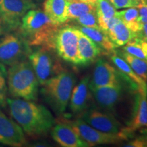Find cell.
<instances>
[{"mask_svg": "<svg viewBox=\"0 0 147 147\" xmlns=\"http://www.w3.org/2000/svg\"><path fill=\"white\" fill-rule=\"evenodd\" d=\"M95 6L99 27L102 26L110 18L117 16V11L108 0H100Z\"/></svg>", "mask_w": 147, "mask_h": 147, "instance_id": "24", "label": "cell"}, {"mask_svg": "<svg viewBox=\"0 0 147 147\" xmlns=\"http://www.w3.org/2000/svg\"><path fill=\"white\" fill-rule=\"evenodd\" d=\"M76 78L68 71H61L42 84L41 93L55 113L65 112L70 100Z\"/></svg>", "mask_w": 147, "mask_h": 147, "instance_id": "4", "label": "cell"}, {"mask_svg": "<svg viewBox=\"0 0 147 147\" xmlns=\"http://www.w3.org/2000/svg\"><path fill=\"white\" fill-rule=\"evenodd\" d=\"M106 34L117 47L125 45L138 35L136 33L130 30L121 20L115 24L108 31Z\"/></svg>", "mask_w": 147, "mask_h": 147, "instance_id": "19", "label": "cell"}, {"mask_svg": "<svg viewBox=\"0 0 147 147\" xmlns=\"http://www.w3.org/2000/svg\"><path fill=\"white\" fill-rule=\"evenodd\" d=\"M70 125L83 140L89 144V146L95 144L117 143L127 139V134L123 131L119 134H108L102 132L92 127L81 119L74 121H66Z\"/></svg>", "mask_w": 147, "mask_h": 147, "instance_id": "8", "label": "cell"}, {"mask_svg": "<svg viewBox=\"0 0 147 147\" xmlns=\"http://www.w3.org/2000/svg\"><path fill=\"white\" fill-rule=\"evenodd\" d=\"M96 10L95 5L81 0H70L67 4V21L75 20L84 14Z\"/></svg>", "mask_w": 147, "mask_h": 147, "instance_id": "23", "label": "cell"}, {"mask_svg": "<svg viewBox=\"0 0 147 147\" xmlns=\"http://www.w3.org/2000/svg\"><path fill=\"white\" fill-rule=\"evenodd\" d=\"M81 1H84V2H86V3H91V4L96 5V3L98 2L99 1H100V0H81Z\"/></svg>", "mask_w": 147, "mask_h": 147, "instance_id": "32", "label": "cell"}, {"mask_svg": "<svg viewBox=\"0 0 147 147\" xmlns=\"http://www.w3.org/2000/svg\"><path fill=\"white\" fill-rule=\"evenodd\" d=\"M29 59L40 85L58 71V66L55 62L50 49L47 48L42 47L31 53L29 55Z\"/></svg>", "mask_w": 147, "mask_h": 147, "instance_id": "9", "label": "cell"}, {"mask_svg": "<svg viewBox=\"0 0 147 147\" xmlns=\"http://www.w3.org/2000/svg\"><path fill=\"white\" fill-rule=\"evenodd\" d=\"M145 127H147V85L138 87V100L135 116L131 125L122 131L127 135Z\"/></svg>", "mask_w": 147, "mask_h": 147, "instance_id": "15", "label": "cell"}, {"mask_svg": "<svg viewBox=\"0 0 147 147\" xmlns=\"http://www.w3.org/2000/svg\"><path fill=\"white\" fill-rule=\"evenodd\" d=\"M111 59L114 64L118 67L119 70L124 73L126 76H127L134 82H136L138 87L147 85L146 82L143 80L140 77L138 76L134 72V71L130 67V65L127 63L124 59L119 57L116 56V55L112 56Z\"/></svg>", "mask_w": 147, "mask_h": 147, "instance_id": "26", "label": "cell"}, {"mask_svg": "<svg viewBox=\"0 0 147 147\" xmlns=\"http://www.w3.org/2000/svg\"><path fill=\"white\" fill-rule=\"evenodd\" d=\"M7 105L14 120L30 136L45 135L56 123L49 110L41 104L21 98H8Z\"/></svg>", "mask_w": 147, "mask_h": 147, "instance_id": "1", "label": "cell"}, {"mask_svg": "<svg viewBox=\"0 0 147 147\" xmlns=\"http://www.w3.org/2000/svg\"><path fill=\"white\" fill-rule=\"evenodd\" d=\"M117 16L132 32L138 34L141 31L142 23L140 19L138 10L136 7L117 12Z\"/></svg>", "mask_w": 147, "mask_h": 147, "instance_id": "21", "label": "cell"}, {"mask_svg": "<svg viewBox=\"0 0 147 147\" xmlns=\"http://www.w3.org/2000/svg\"><path fill=\"white\" fill-rule=\"evenodd\" d=\"M142 23H147V0H139L136 5Z\"/></svg>", "mask_w": 147, "mask_h": 147, "instance_id": "30", "label": "cell"}, {"mask_svg": "<svg viewBox=\"0 0 147 147\" xmlns=\"http://www.w3.org/2000/svg\"><path fill=\"white\" fill-rule=\"evenodd\" d=\"M137 1H139V0H137Z\"/></svg>", "mask_w": 147, "mask_h": 147, "instance_id": "35", "label": "cell"}, {"mask_svg": "<svg viewBox=\"0 0 147 147\" xmlns=\"http://www.w3.org/2000/svg\"><path fill=\"white\" fill-rule=\"evenodd\" d=\"M25 143L24 131L19 125L0 110V144L18 147Z\"/></svg>", "mask_w": 147, "mask_h": 147, "instance_id": "10", "label": "cell"}, {"mask_svg": "<svg viewBox=\"0 0 147 147\" xmlns=\"http://www.w3.org/2000/svg\"><path fill=\"white\" fill-rule=\"evenodd\" d=\"M75 20L78 25H80L82 27H93V28L100 29L98 21H97L96 10L84 14V15L80 16Z\"/></svg>", "mask_w": 147, "mask_h": 147, "instance_id": "27", "label": "cell"}, {"mask_svg": "<svg viewBox=\"0 0 147 147\" xmlns=\"http://www.w3.org/2000/svg\"><path fill=\"white\" fill-rule=\"evenodd\" d=\"M89 88L97 104L104 109H113L122 95L120 84L104 87H92L89 84Z\"/></svg>", "mask_w": 147, "mask_h": 147, "instance_id": "13", "label": "cell"}, {"mask_svg": "<svg viewBox=\"0 0 147 147\" xmlns=\"http://www.w3.org/2000/svg\"><path fill=\"white\" fill-rule=\"evenodd\" d=\"M115 9L129 8L136 7L139 1L137 0H108Z\"/></svg>", "mask_w": 147, "mask_h": 147, "instance_id": "29", "label": "cell"}, {"mask_svg": "<svg viewBox=\"0 0 147 147\" xmlns=\"http://www.w3.org/2000/svg\"><path fill=\"white\" fill-rule=\"evenodd\" d=\"M1 2H2V0H0V5H1Z\"/></svg>", "mask_w": 147, "mask_h": 147, "instance_id": "33", "label": "cell"}, {"mask_svg": "<svg viewBox=\"0 0 147 147\" xmlns=\"http://www.w3.org/2000/svg\"><path fill=\"white\" fill-rule=\"evenodd\" d=\"M139 34L143 38L147 40V23H142V29H141L140 32H139Z\"/></svg>", "mask_w": 147, "mask_h": 147, "instance_id": "31", "label": "cell"}, {"mask_svg": "<svg viewBox=\"0 0 147 147\" xmlns=\"http://www.w3.org/2000/svg\"><path fill=\"white\" fill-rule=\"evenodd\" d=\"M79 32L80 31L76 27H59L53 43V49L61 58L76 65H80L78 51Z\"/></svg>", "mask_w": 147, "mask_h": 147, "instance_id": "6", "label": "cell"}, {"mask_svg": "<svg viewBox=\"0 0 147 147\" xmlns=\"http://www.w3.org/2000/svg\"><path fill=\"white\" fill-rule=\"evenodd\" d=\"M51 130L53 138L61 146L64 147L89 146V144L79 136L66 121L64 122L61 121L54 125Z\"/></svg>", "mask_w": 147, "mask_h": 147, "instance_id": "12", "label": "cell"}, {"mask_svg": "<svg viewBox=\"0 0 147 147\" xmlns=\"http://www.w3.org/2000/svg\"><path fill=\"white\" fill-rule=\"evenodd\" d=\"M7 76L8 91L13 98L37 100L40 84L30 62L24 60L10 66Z\"/></svg>", "mask_w": 147, "mask_h": 147, "instance_id": "3", "label": "cell"}, {"mask_svg": "<svg viewBox=\"0 0 147 147\" xmlns=\"http://www.w3.org/2000/svg\"><path fill=\"white\" fill-rule=\"evenodd\" d=\"M80 32L83 33L89 37V38L95 42L97 45L104 50L107 51L108 52H110L117 47L113 42L110 40L109 37L104 31H102L100 28H93V27H76Z\"/></svg>", "mask_w": 147, "mask_h": 147, "instance_id": "20", "label": "cell"}, {"mask_svg": "<svg viewBox=\"0 0 147 147\" xmlns=\"http://www.w3.org/2000/svg\"><path fill=\"white\" fill-rule=\"evenodd\" d=\"M60 25L53 23L45 12L32 9L22 18L21 35L29 47L53 49L54 38Z\"/></svg>", "mask_w": 147, "mask_h": 147, "instance_id": "2", "label": "cell"}, {"mask_svg": "<svg viewBox=\"0 0 147 147\" xmlns=\"http://www.w3.org/2000/svg\"><path fill=\"white\" fill-rule=\"evenodd\" d=\"M124 46L125 52L147 61V40L140 36L139 33Z\"/></svg>", "mask_w": 147, "mask_h": 147, "instance_id": "22", "label": "cell"}, {"mask_svg": "<svg viewBox=\"0 0 147 147\" xmlns=\"http://www.w3.org/2000/svg\"><path fill=\"white\" fill-rule=\"evenodd\" d=\"M67 1H70V0H67Z\"/></svg>", "mask_w": 147, "mask_h": 147, "instance_id": "34", "label": "cell"}, {"mask_svg": "<svg viewBox=\"0 0 147 147\" xmlns=\"http://www.w3.org/2000/svg\"><path fill=\"white\" fill-rule=\"evenodd\" d=\"M89 90V77L86 76L72 90L69 104L72 113H82L87 107L90 97Z\"/></svg>", "mask_w": 147, "mask_h": 147, "instance_id": "16", "label": "cell"}, {"mask_svg": "<svg viewBox=\"0 0 147 147\" xmlns=\"http://www.w3.org/2000/svg\"><path fill=\"white\" fill-rule=\"evenodd\" d=\"M123 59L127 63L132 69L138 76H139L143 80L147 82V61L140 59L134 55L125 52L123 55Z\"/></svg>", "mask_w": 147, "mask_h": 147, "instance_id": "25", "label": "cell"}, {"mask_svg": "<svg viewBox=\"0 0 147 147\" xmlns=\"http://www.w3.org/2000/svg\"><path fill=\"white\" fill-rule=\"evenodd\" d=\"M89 84L92 87L119 85L117 71L113 66L103 59L97 61L93 78Z\"/></svg>", "mask_w": 147, "mask_h": 147, "instance_id": "14", "label": "cell"}, {"mask_svg": "<svg viewBox=\"0 0 147 147\" xmlns=\"http://www.w3.org/2000/svg\"><path fill=\"white\" fill-rule=\"evenodd\" d=\"M78 51L80 65H88L94 61L100 56L102 52V49L91 38L80 31L78 38Z\"/></svg>", "mask_w": 147, "mask_h": 147, "instance_id": "17", "label": "cell"}, {"mask_svg": "<svg viewBox=\"0 0 147 147\" xmlns=\"http://www.w3.org/2000/svg\"><path fill=\"white\" fill-rule=\"evenodd\" d=\"M67 0H46L44 12L56 25H61L67 21Z\"/></svg>", "mask_w": 147, "mask_h": 147, "instance_id": "18", "label": "cell"}, {"mask_svg": "<svg viewBox=\"0 0 147 147\" xmlns=\"http://www.w3.org/2000/svg\"><path fill=\"white\" fill-rule=\"evenodd\" d=\"M81 119L92 127L108 134H119L122 131L121 124L113 115L91 110L82 113Z\"/></svg>", "mask_w": 147, "mask_h": 147, "instance_id": "11", "label": "cell"}, {"mask_svg": "<svg viewBox=\"0 0 147 147\" xmlns=\"http://www.w3.org/2000/svg\"><path fill=\"white\" fill-rule=\"evenodd\" d=\"M35 8L32 0H2L0 5V35L10 34L19 28L23 16Z\"/></svg>", "mask_w": 147, "mask_h": 147, "instance_id": "5", "label": "cell"}, {"mask_svg": "<svg viewBox=\"0 0 147 147\" xmlns=\"http://www.w3.org/2000/svg\"><path fill=\"white\" fill-rule=\"evenodd\" d=\"M30 49L21 35L7 34L0 38V64L12 66L25 60Z\"/></svg>", "mask_w": 147, "mask_h": 147, "instance_id": "7", "label": "cell"}, {"mask_svg": "<svg viewBox=\"0 0 147 147\" xmlns=\"http://www.w3.org/2000/svg\"><path fill=\"white\" fill-rule=\"evenodd\" d=\"M7 84L4 65L0 64V108L7 104Z\"/></svg>", "mask_w": 147, "mask_h": 147, "instance_id": "28", "label": "cell"}]
</instances>
